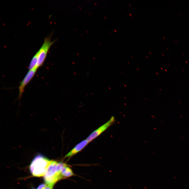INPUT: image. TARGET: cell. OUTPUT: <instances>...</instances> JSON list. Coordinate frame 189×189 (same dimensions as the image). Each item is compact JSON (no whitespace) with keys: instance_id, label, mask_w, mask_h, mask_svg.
Here are the masks:
<instances>
[{"instance_id":"cell-8","label":"cell","mask_w":189,"mask_h":189,"mask_svg":"<svg viewBox=\"0 0 189 189\" xmlns=\"http://www.w3.org/2000/svg\"><path fill=\"white\" fill-rule=\"evenodd\" d=\"M55 183H51L48 185L44 189H52V188Z\"/></svg>"},{"instance_id":"cell-9","label":"cell","mask_w":189,"mask_h":189,"mask_svg":"<svg viewBox=\"0 0 189 189\" xmlns=\"http://www.w3.org/2000/svg\"><path fill=\"white\" fill-rule=\"evenodd\" d=\"M46 186V184L42 183L38 187L37 189H44Z\"/></svg>"},{"instance_id":"cell-6","label":"cell","mask_w":189,"mask_h":189,"mask_svg":"<svg viewBox=\"0 0 189 189\" xmlns=\"http://www.w3.org/2000/svg\"><path fill=\"white\" fill-rule=\"evenodd\" d=\"M89 143L86 139L82 140L69 151L64 158H70L74 155L83 149Z\"/></svg>"},{"instance_id":"cell-7","label":"cell","mask_w":189,"mask_h":189,"mask_svg":"<svg viewBox=\"0 0 189 189\" xmlns=\"http://www.w3.org/2000/svg\"><path fill=\"white\" fill-rule=\"evenodd\" d=\"M60 174L62 178L69 177L74 175L71 169L66 164L62 168Z\"/></svg>"},{"instance_id":"cell-1","label":"cell","mask_w":189,"mask_h":189,"mask_svg":"<svg viewBox=\"0 0 189 189\" xmlns=\"http://www.w3.org/2000/svg\"><path fill=\"white\" fill-rule=\"evenodd\" d=\"M51 161L41 155H37L30 166V171L32 175L38 177L44 176Z\"/></svg>"},{"instance_id":"cell-5","label":"cell","mask_w":189,"mask_h":189,"mask_svg":"<svg viewBox=\"0 0 189 189\" xmlns=\"http://www.w3.org/2000/svg\"><path fill=\"white\" fill-rule=\"evenodd\" d=\"M37 69L36 68L29 70L25 76L20 82L19 86V98H21L24 89L35 75Z\"/></svg>"},{"instance_id":"cell-4","label":"cell","mask_w":189,"mask_h":189,"mask_svg":"<svg viewBox=\"0 0 189 189\" xmlns=\"http://www.w3.org/2000/svg\"><path fill=\"white\" fill-rule=\"evenodd\" d=\"M115 121V118L112 117L106 123L93 131L86 139L89 142H91L106 130Z\"/></svg>"},{"instance_id":"cell-10","label":"cell","mask_w":189,"mask_h":189,"mask_svg":"<svg viewBox=\"0 0 189 189\" xmlns=\"http://www.w3.org/2000/svg\"><path fill=\"white\" fill-rule=\"evenodd\" d=\"M35 189L33 188V189Z\"/></svg>"},{"instance_id":"cell-3","label":"cell","mask_w":189,"mask_h":189,"mask_svg":"<svg viewBox=\"0 0 189 189\" xmlns=\"http://www.w3.org/2000/svg\"><path fill=\"white\" fill-rule=\"evenodd\" d=\"M58 163L56 161L51 160L44 176V180L46 184H55L58 181L62 179L60 173L57 170Z\"/></svg>"},{"instance_id":"cell-2","label":"cell","mask_w":189,"mask_h":189,"mask_svg":"<svg viewBox=\"0 0 189 189\" xmlns=\"http://www.w3.org/2000/svg\"><path fill=\"white\" fill-rule=\"evenodd\" d=\"M55 41V40L53 41L51 40L50 36L45 38L42 46L36 52L38 55L36 67L37 69L43 65L50 48Z\"/></svg>"}]
</instances>
